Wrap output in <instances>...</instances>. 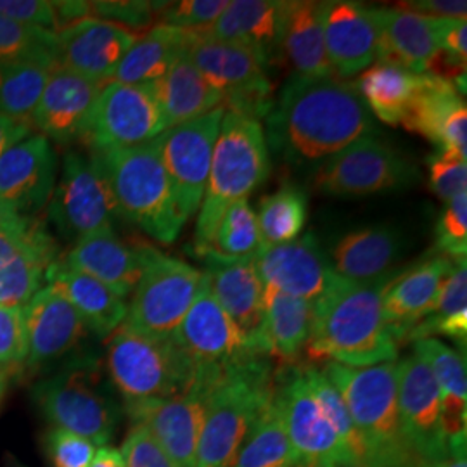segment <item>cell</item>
<instances>
[{"label": "cell", "instance_id": "1", "mask_svg": "<svg viewBox=\"0 0 467 467\" xmlns=\"http://www.w3.org/2000/svg\"><path fill=\"white\" fill-rule=\"evenodd\" d=\"M368 106L355 84L337 77H291L267 117V144L289 160H329L374 135Z\"/></svg>", "mask_w": 467, "mask_h": 467}, {"label": "cell", "instance_id": "2", "mask_svg": "<svg viewBox=\"0 0 467 467\" xmlns=\"http://www.w3.org/2000/svg\"><path fill=\"white\" fill-rule=\"evenodd\" d=\"M393 274L370 283H355L336 274L326 293L314 301L308 355L348 368L395 362L400 343L383 312L384 287Z\"/></svg>", "mask_w": 467, "mask_h": 467}, {"label": "cell", "instance_id": "3", "mask_svg": "<svg viewBox=\"0 0 467 467\" xmlns=\"http://www.w3.org/2000/svg\"><path fill=\"white\" fill-rule=\"evenodd\" d=\"M324 374L348 407L368 449V467H424L401 433L399 362L348 368L327 362Z\"/></svg>", "mask_w": 467, "mask_h": 467}, {"label": "cell", "instance_id": "4", "mask_svg": "<svg viewBox=\"0 0 467 467\" xmlns=\"http://www.w3.org/2000/svg\"><path fill=\"white\" fill-rule=\"evenodd\" d=\"M268 173L270 156L262 121L225 111L196 220V254L206 248L223 213L234 202L248 200L267 181Z\"/></svg>", "mask_w": 467, "mask_h": 467}, {"label": "cell", "instance_id": "5", "mask_svg": "<svg viewBox=\"0 0 467 467\" xmlns=\"http://www.w3.org/2000/svg\"><path fill=\"white\" fill-rule=\"evenodd\" d=\"M272 395L265 357L218 376L208 393L194 467H233Z\"/></svg>", "mask_w": 467, "mask_h": 467}, {"label": "cell", "instance_id": "6", "mask_svg": "<svg viewBox=\"0 0 467 467\" xmlns=\"http://www.w3.org/2000/svg\"><path fill=\"white\" fill-rule=\"evenodd\" d=\"M96 154L111 185L119 217L163 244L173 243L187 222L179 212L156 142Z\"/></svg>", "mask_w": 467, "mask_h": 467}, {"label": "cell", "instance_id": "7", "mask_svg": "<svg viewBox=\"0 0 467 467\" xmlns=\"http://www.w3.org/2000/svg\"><path fill=\"white\" fill-rule=\"evenodd\" d=\"M106 366L125 403L173 399L198 381V370L171 337H152L123 324L109 336Z\"/></svg>", "mask_w": 467, "mask_h": 467}, {"label": "cell", "instance_id": "8", "mask_svg": "<svg viewBox=\"0 0 467 467\" xmlns=\"http://www.w3.org/2000/svg\"><path fill=\"white\" fill-rule=\"evenodd\" d=\"M34 399L54 428L78 434L94 445L104 447L117 431V403L99 368L88 358L73 362L36 384Z\"/></svg>", "mask_w": 467, "mask_h": 467}, {"label": "cell", "instance_id": "9", "mask_svg": "<svg viewBox=\"0 0 467 467\" xmlns=\"http://www.w3.org/2000/svg\"><path fill=\"white\" fill-rule=\"evenodd\" d=\"M185 56L201 75L223 94V109L262 119L274 108L268 56L241 44L220 42L189 32Z\"/></svg>", "mask_w": 467, "mask_h": 467}, {"label": "cell", "instance_id": "10", "mask_svg": "<svg viewBox=\"0 0 467 467\" xmlns=\"http://www.w3.org/2000/svg\"><path fill=\"white\" fill-rule=\"evenodd\" d=\"M144 270L127 305L123 326L152 337H171L202 284V272L184 260L142 246Z\"/></svg>", "mask_w": 467, "mask_h": 467}, {"label": "cell", "instance_id": "11", "mask_svg": "<svg viewBox=\"0 0 467 467\" xmlns=\"http://www.w3.org/2000/svg\"><path fill=\"white\" fill-rule=\"evenodd\" d=\"M49 218L67 241L113 229L119 217L109 181L96 152L67 150L49 204Z\"/></svg>", "mask_w": 467, "mask_h": 467}, {"label": "cell", "instance_id": "12", "mask_svg": "<svg viewBox=\"0 0 467 467\" xmlns=\"http://www.w3.org/2000/svg\"><path fill=\"white\" fill-rule=\"evenodd\" d=\"M171 339L196 368L198 376L204 378H218L227 370L265 357L256 351L248 337L222 310L208 287L204 274L200 293Z\"/></svg>", "mask_w": 467, "mask_h": 467}, {"label": "cell", "instance_id": "13", "mask_svg": "<svg viewBox=\"0 0 467 467\" xmlns=\"http://www.w3.org/2000/svg\"><path fill=\"white\" fill-rule=\"evenodd\" d=\"M167 130L150 85H102L84 140L90 150H127L150 144Z\"/></svg>", "mask_w": 467, "mask_h": 467}, {"label": "cell", "instance_id": "14", "mask_svg": "<svg viewBox=\"0 0 467 467\" xmlns=\"http://www.w3.org/2000/svg\"><path fill=\"white\" fill-rule=\"evenodd\" d=\"M416 175L418 170L400 152L366 135L326 160L316 187L331 196H368L412 184Z\"/></svg>", "mask_w": 467, "mask_h": 467}, {"label": "cell", "instance_id": "15", "mask_svg": "<svg viewBox=\"0 0 467 467\" xmlns=\"http://www.w3.org/2000/svg\"><path fill=\"white\" fill-rule=\"evenodd\" d=\"M223 113L225 109L218 108L154 139L185 222L200 212Z\"/></svg>", "mask_w": 467, "mask_h": 467}, {"label": "cell", "instance_id": "16", "mask_svg": "<svg viewBox=\"0 0 467 467\" xmlns=\"http://www.w3.org/2000/svg\"><path fill=\"white\" fill-rule=\"evenodd\" d=\"M289 443L298 467H353L331 422L318 407L303 370H295L279 388H274Z\"/></svg>", "mask_w": 467, "mask_h": 467}, {"label": "cell", "instance_id": "17", "mask_svg": "<svg viewBox=\"0 0 467 467\" xmlns=\"http://www.w3.org/2000/svg\"><path fill=\"white\" fill-rule=\"evenodd\" d=\"M56 260V241L36 218L16 215L0 225V305H26Z\"/></svg>", "mask_w": 467, "mask_h": 467}, {"label": "cell", "instance_id": "18", "mask_svg": "<svg viewBox=\"0 0 467 467\" xmlns=\"http://www.w3.org/2000/svg\"><path fill=\"white\" fill-rule=\"evenodd\" d=\"M215 381V379H213ZM213 381L198 378L179 397L125 403L135 424L144 426L177 467L196 466V451Z\"/></svg>", "mask_w": 467, "mask_h": 467}, {"label": "cell", "instance_id": "19", "mask_svg": "<svg viewBox=\"0 0 467 467\" xmlns=\"http://www.w3.org/2000/svg\"><path fill=\"white\" fill-rule=\"evenodd\" d=\"M399 414L401 433L424 466L451 455L443 433L440 388L416 353L399 362Z\"/></svg>", "mask_w": 467, "mask_h": 467}, {"label": "cell", "instance_id": "20", "mask_svg": "<svg viewBox=\"0 0 467 467\" xmlns=\"http://www.w3.org/2000/svg\"><path fill=\"white\" fill-rule=\"evenodd\" d=\"M57 165V154L47 137L23 139L0 158V201L21 217H35L49 204Z\"/></svg>", "mask_w": 467, "mask_h": 467}, {"label": "cell", "instance_id": "21", "mask_svg": "<svg viewBox=\"0 0 467 467\" xmlns=\"http://www.w3.org/2000/svg\"><path fill=\"white\" fill-rule=\"evenodd\" d=\"M254 267L265 287L306 301H317L336 277L312 233L285 244L264 246L254 254Z\"/></svg>", "mask_w": 467, "mask_h": 467}, {"label": "cell", "instance_id": "22", "mask_svg": "<svg viewBox=\"0 0 467 467\" xmlns=\"http://www.w3.org/2000/svg\"><path fill=\"white\" fill-rule=\"evenodd\" d=\"M137 35L111 21L84 17L57 32V65L85 78L108 84L134 46Z\"/></svg>", "mask_w": 467, "mask_h": 467}, {"label": "cell", "instance_id": "23", "mask_svg": "<svg viewBox=\"0 0 467 467\" xmlns=\"http://www.w3.org/2000/svg\"><path fill=\"white\" fill-rule=\"evenodd\" d=\"M401 125L428 139L438 152L467 158V106L464 92L451 78L426 73Z\"/></svg>", "mask_w": 467, "mask_h": 467}, {"label": "cell", "instance_id": "24", "mask_svg": "<svg viewBox=\"0 0 467 467\" xmlns=\"http://www.w3.org/2000/svg\"><path fill=\"white\" fill-rule=\"evenodd\" d=\"M100 88L102 84L65 67L50 69L44 92L30 118L35 129L57 144L84 139Z\"/></svg>", "mask_w": 467, "mask_h": 467}, {"label": "cell", "instance_id": "25", "mask_svg": "<svg viewBox=\"0 0 467 467\" xmlns=\"http://www.w3.org/2000/svg\"><path fill=\"white\" fill-rule=\"evenodd\" d=\"M26 329L25 364L36 368L67 355L80 347L88 329L73 305L52 285L38 289L23 305Z\"/></svg>", "mask_w": 467, "mask_h": 467}, {"label": "cell", "instance_id": "26", "mask_svg": "<svg viewBox=\"0 0 467 467\" xmlns=\"http://www.w3.org/2000/svg\"><path fill=\"white\" fill-rule=\"evenodd\" d=\"M322 25L334 77L348 80L379 61V36L370 7L357 2H324Z\"/></svg>", "mask_w": 467, "mask_h": 467}, {"label": "cell", "instance_id": "27", "mask_svg": "<svg viewBox=\"0 0 467 467\" xmlns=\"http://www.w3.org/2000/svg\"><path fill=\"white\" fill-rule=\"evenodd\" d=\"M453 265V260L438 253L405 272L393 274L388 281L383 295L384 318L399 343L428 316Z\"/></svg>", "mask_w": 467, "mask_h": 467}, {"label": "cell", "instance_id": "28", "mask_svg": "<svg viewBox=\"0 0 467 467\" xmlns=\"http://www.w3.org/2000/svg\"><path fill=\"white\" fill-rule=\"evenodd\" d=\"M370 13L379 36V61L414 73L433 71L441 52L431 17L401 7H370Z\"/></svg>", "mask_w": 467, "mask_h": 467}, {"label": "cell", "instance_id": "29", "mask_svg": "<svg viewBox=\"0 0 467 467\" xmlns=\"http://www.w3.org/2000/svg\"><path fill=\"white\" fill-rule=\"evenodd\" d=\"M414 353L433 372L441 397L443 433L451 455L466 453V355L436 337L414 341Z\"/></svg>", "mask_w": 467, "mask_h": 467}, {"label": "cell", "instance_id": "30", "mask_svg": "<svg viewBox=\"0 0 467 467\" xmlns=\"http://www.w3.org/2000/svg\"><path fill=\"white\" fill-rule=\"evenodd\" d=\"M204 262L206 270L202 274L212 295L256 348L254 343L262 326L265 285L256 272L254 258L235 262L204 258Z\"/></svg>", "mask_w": 467, "mask_h": 467}, {"label": "cell", "instance_id": "31", "mask_svg": "<svg viewBox=\"0 0 467 467\" xmlns=\"http://www.w3.org/2000/svg\"><path fill=\"white\" fill-rule=\"evenodd\" d=\"M61 262L106 284L121 298L134 293L144 270L142 248H130L113 229L77 241Z\"/></svg>", "mask_w": 467, "mask_h": 467}, {"label": "cell", "instance_id": "32", "mask_svg": "<svg viewBox=\"0 0 467 467\" xmlns=\"http://www.w3.org/2000/svg\"><path fill=\"white\" fill-rule=\"evenodd\" d=\"M287 5L284 0H229L217 21L200 35L260 50L270 59L281 44Z\"/></svg>", "mask_w": 467, "mask_h": 467}, {"label": "cell", "instance_id": "33", "mask_svg": "<svg viewBox=\"0 0 467 467\" xmlns=\"http://www.w3.org/2000/svg\"><path fill=\"white\" fill-rule=\"evenodd\" d=\"M403 248L405 241L399 231L386 225L366 227L339 239L329 262L339 277L370 283L391 274Z\"/></svg>", "mask_w": 467, "mask_h": 467}, {"label": "cell", "instance_id": "34", "mask_svg": "<svg viewBox=\"0 0 467 467\" xmlns=\"http://www.w3.org/2000/svg\"><path fill=\"white\" fill-rule=\"evenodd\" d=\"M46 281L67 298L88 331L108 337L127 317L125 298L98 279L67 267L59 258L47 268Z\"/></svg>", "mask_w": 467, "mask_h": 467}, {"label": "cell", "instance_id": "35", "mask_svg": "<svg viewBox=\"0 0 467 467\" xmlns=\"http://www.w3.org/2000/svg\"><path fill=\"white\" fill-rule=\"evenodd\" d=\"M314 322V301L287 296L265 287L264 316L256 336V350L277 357L285 364L295 362L306 348Z\"/></svg>", "mask_w": 467, "mask_h": 467}, {"label": "cell", "instance_id": "36", "mask_svg": "<svg viewBox=\"0 0 467 467\" xmlns=\"http://www.w3.org/2000/svg\"><path fill=\"white\" fill-rule=\"evenodd\" d=\"M165 127L173 129L223 108V94L210 84L182 52L167 73L150 84Z\"/></svg>", "mask_w": 467, "mask_h": 467}, {"label": "cell", "instance_id": "37", "mask_svg": "<svg viewBox=\"0 0 467 467\" xmlns=\"http://www.w3.org/2000/svg\"><path fill=\"white\" fill-rule=\"evenodd\" d=\"M322 15L324 2L295 0L287 5L279 49L293 67V77L318 78L334 75L326 52Z\"/></svg>", "mask_w": 467, "mask_h": 467}, {"label": "cell", "instance_id": "38", "mask_svg": "<svg viewBox=\"0 0 467 467\" xmlns=\"http://www.w3.org/2000/svg\"><path fill=\"white\" fill-rule=\"evenodd\" d=\"M426 73H414L405 67L378 61L360 73L355 88L383 123L389 127L401 125L412 102L424 84Z\"/></svg>", "mask_w": 467, "mask_h": 467}, {"label": "cell", "instance_id": "39", "mask_svg": "<svg viewBox=\"0 0 467 467\" xmlns=\"http://www.w3.org/2000/svg\"><path fill=\"white\" fill-rule=\"evenodd\" d=\"M187 35L181 28L156 25L139 36L118 65L111 82L150 85L160 80L184 52Z\"/></svg>", "mask_w": 467, "mask_h": 467}, {"label": "cell", "instance_id": "40", "mask_svg": "<svg viewBox=\"0 0 467 467\" xmlns=\"http://www.w3.org/2000/svg\"><path fill=\"white\" fill-rule=\"evenodd\" d=\"M434 336H447L457 345L466 347L467 339V267L466 260L455 262L441 285L431 310L409 333L407 339L418 341Z\"/></svg>", "mask_w": 467, "mask_h": 467}, {"label": "cell", "instance_id": "41", "mask_svg": "<svg viewBox=\"0 0 467 467\" xmlns=\"http://www.w3.org/2000/svg\"><path fill=\"white\" fill-rule=\"evenodd\" d=\"M262 235L256 222V213L248 200L237 201L223 213L215 227L210 243L196 256L213 258L222 262H235L254 258L262 250Z\"/></svg>", "mask_w": 467, "mask_h": 467}, {"label": "cell", "instance_id": "42", "mask_svg": "<svg viewBox=\"0 0 467 467\" xmlns=\"http://www.w3.org/2000/svg\"><path fill=\"white\" fill-rule=\"evenodd\" d=\"M233 467H298L274 395L237 453Z\"/></svg>", "mask_w": 467, "mask_h": 467}, {"label": "cell", "instance_id": "43", "mask_svg": "<svg viewBox=\"0 0 467 467\" xmlns=\"http://www.w3.org/2000/svg\"><path fill=\"white\" fill-rule=\"evenodd\" d=\"M254 213L262 244H285L298 239L303 233L308 222V200L300 187L285 185L260 201L258 212Z\"/></svg>", "mask_w": 467, "mask_h": 467}, {"label": "cell", "instance_id": "44", "mask_svg": "<svg viewBox=\"0 0 467 467\" xmlns=\"http://www.w3.org/2000/svg\"><path fill=\"white\" fill-rule=\"evenodd\" d=\"M0 65H57V34L0 16Z\"/></svg>", "mask_w": 467, "mask_h": 467}, {"label": "cell", "instance_id": "45", "mask_svg": "<svg viewBox=\"0 0 467 467\" xmlns=\"http://www.w3.org/2000/svg\"><path fill=\"white\" fill-rule=\"evenodd\" d=\"M305 381L308 384L314 399L317 400L318 407L326 414L327 420L331 422L334 431L339 436L343 447L350 455L353 467H368V449L362 440V436L357 431L353 419H351L348 407L339 395L324 370L317 368H303Z\"/></svg>", "mask_w": 467, "mask_h": 467}, {"label": "cell", "instance_id": "46", "mask_svg": "<svg viewBox=\"0 0 467 467\" xmlns=\"http://www.w3.org/2000/svg\"><path fill=\"white\" fill-rule=\"evenodd\" d=\"M49 73V67L38 65H0V115L30 119Z\"/></svg>", "mask_w": 467, "mask_h": 467}, {"label": "cell", "instance_id": "47", "mask_svg": "<svg viewBox=\"0 0 467 467\" xmlns=\"http://www.w3.org/2000/svg\"><path fill=\"white\" fill-rule=\"evenodd\" d=\"M436 248L453 262L466 260L467 192L449 201L436 223Z\"/></svg>", "mask_w": 467, "mask_h": 467}, {"label": "cell", "instance_id": "48", "mask_svg": "<svg viewBox=\"0 0 467 467\" xmlns=\"http://www.w3.org/2000/svg\"><path fill=\"white\" fill-rule=\"evenodd\" d=\"M229 0H181L160 9V25L200 34L208 30L225 11Z\"/></svg>", "mask_w": 467, "mask_h": 467}, {"label": "cell", "instance_id": "49", "mask_svg": "<svg viewBox=\"0 0 467 467\" xmlns=\"http://www.w3.org/2000/svg\"><path fill=\"white\" fill-rule=\"evenodd\" d=\"M434 34L440 47V59H445V71L441 77L451 78L466 75L467 61V21L457 17H431Z\"/></svg>", "mask_w": 467, "mask_h": 467}, {"label": "cell", "instance_id": "50", "mask_svg": "<svg viewBox=\"0 0 467 467\" xmlns=\"http://www.w3.org/2000/svg\"><path fill=\"white\" fill-rule=\"evenodd\" d=\"M430 189L445 202L467 192V158L447 152H434L428 160Z\"/></svg>", "mask_w": 467, "mask_h": 467}, {"label": "cell", "instance_id": "51", "mask_svg": "<svg viewBox=\"0 0 467 467\" xmlns=\"http://www.w3.org/2000/svg\"><path fill=\"white\" fill-rule=\"evenodd\" d=\"M26 329L21 305H0V368L25 362Z\"/></svg>", "mask_w": 467, "mask_h": 467}, {"label": "cell", "instance_id": "52", "mask_svg": "<svg viewBox=\"0 0 467 467\" xmlns=\"http://www.w3.org/2000/svg\"><path fill=\"white\" fill-rule=\"evenodd\" d=\"M46 451L54 467H88L96 445L78 434L54 428L46 438Z\"/></svg>", "mask_w": 467, "mask_h": 467}, {"label": "cell", "instance_id": "53", "mask_svg": "<svg viewBox=\"0 0 467 467\" xmlns=\"http://www.w3.org/2000/svg\"><path fill=\"white\" fill-rule=\"evenodd\" d=\"M119 451L123 455L125 467H177L150 431L140 424H135L129 431Z\"/></svg>", "mask_w": 467, "mask_h": 467}, {"label": "cell", "instance_id": "54", "mask_svg": "<svg viewBox=\"0 0 467 467\" xmlns=\"http://www.w3.org/2000/svg\"><path fill=\"white\" fill-rule=\"evenodd\" d=\"M0 16L7 17L21 25L36 26L57 34L59 19L56 2L46 0H0Z\"/></svg>", "mask_w": 467, "mask_h": 467}, {"label": "cell", "instance_id": "55", "mask_svg": "<svg viewBox=\"0 0 467 467\" xmlns=\"http://www.w3.org/2000/svg\"><path fill=\"white\" fill-rule=\"evenodd\" d=\"M152 4L146 2H87L88 13H98L99 19L129 28V25L144 26L150 21Z\"/></svg>", "mask_w": 467, "mask_h": 467}, {"label": "cell", "instance_id": "56", "mask_svg": "<svg viewBox=\"0 0 467 467\" xmlns=\"http://www.w3.org/2000/svg\"><path fill=\"white\" fill-rule=\"evenodd\" d=\"M400 7L426 17L466 19L467 15V4L464 0H412L401 2Z\"/></svg>", "mask_w": 467, "mask_h": 467}, {"label": "cell", "instance_id": "57", "mask_svg": "<svg viewBox=\"0 0 467 467\" xmlns=\"http://www.w3.org/2000/svg\"><path fill=\"white\" fill-rule=\"evenodd\" d=\"M28 134H30L28 121H19V119L0 115V158L13 146H16L17 142L26 139Z\"/></svg>", "mask_w": 467, "mask_h": 467}, {"label": "cell", "instance_id": "58", "mask_svg": "<svg viewBox=\"0 0 467 467\" xmlns=\"http://www.w3.org/2000/svg\"><path fill=\"white\" fill-rule=\"evenodd\" d=\"M88 467H125V461L121 451L104 445L96 451Z\"/></svg>", "mask_w": 467, "mask_h": 467}, {"label": "cell", "instance_id": "59", "mask_svg": "<svg viewBox=\"0 0 467 467\" xmlns=\"http://www.w3.org/2000/svg\"><path fill=\"white\" fill-rule=\"evenodd\" d=\"M424 467H467L466 453L464 455H449L441 461L426 464Z\"/></svg>", "mask_w": 467, "mask_h": 467}, {"label": "cell", "instance_id": "60", "mask_svg": "<svg viewBox=\"0 0 467 467\" xmlns=\"http://www.w3.org/2000/svg\"><path fill=\"white\" fill-rule=\"evenodd\" d=\"M17 213H15L11 208H7L2 201H0V225H4L5 222H9V220H13V218L16 217Z\"/></svg>", "mask_w": 467, "mask_h": 467}, {"label": "cell", "instance_id": "61", "mask_svg": "<svg viewBox=\"0 0 467 467\" xmlns=\"http://www.w3.org/2000/svg\"><path fill=\"white\" fill-rule=\"evenodd\" d=\"M9 368H0V399L7 388V381H9Z\"/></svg>", "mask_w": 467, "mask_h": 467}, {"label": "cell", "instance_id": "62", "mask_svg": "<svg viewBox=\"0 0 467 467\" xmlns=\"http://www.w3.org/2000/svg\"><path fill=\"white\" fill-rule=\"evenodd\" d=\"M348 467H351V466H348Z\"/></svg>", "mask_w": 467, "mask_h": 467}]
</instances>
